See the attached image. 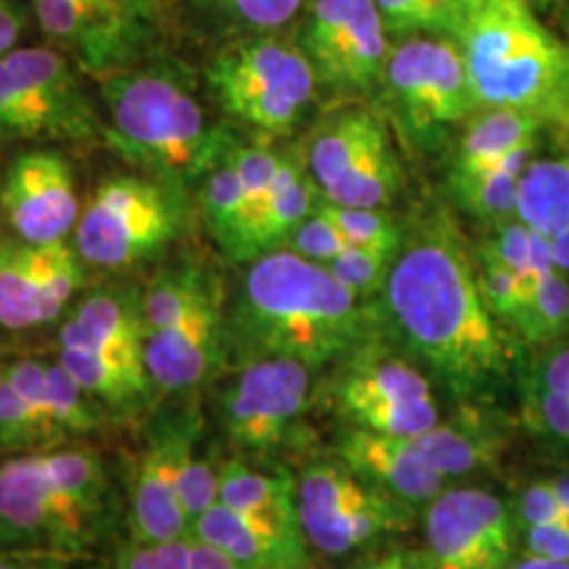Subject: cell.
<instances>
[{"instance_id": "obj_1", "label": "cell", "mask_w": 569, "mask_h": 569, "mask_svg": "<svg viewBox=\"0 0 569 569\" xmlns=\"http://www.w3.org/2000/svg\"><path fill=\"white\" fill-rule=\"evenodd\" d=\"M382 301L403 348L453 398L469 403L503 386L511 353L451 219L432 217L403 240Z\"/></svg>"}, {"instance_id": "obj_2", "label": "cell", "mask_w": 569, "mask_h": 569, "mask_svg": "<svg viewBox=\"0 0 569 569\" xmlns=\"http://www.w3.org/2000/svg\"><path fill=\"white\" fill-rule=\"evenodd\" d=\"M232 327L256 356L322 367L365 343L369 319L361 298L325 264L277 248L251 261L234 298Z\"/></svg>"}, {"instance_id": "obj_3", "label": "cell", "mask_w": 569, "mask_h": 569, "mask_svg": "<svg viewBox=\"0 0 569 569\" xmlns=\"http://www.w3.org/2000/svg\"><path fill=\"white\" fill-rule=\"evenodd\" d=\"M117 498L88 448H46L0 459V551L92 557L109 536Z\"/></svg>"}, {"instance_id": "obj_4", "label": "cell", "mask_w": 569, "mask_h": 569, "mask_svg": "<svg viewBox=\"0 0 569 569\" xmlns=\"http://www.w3.org/2000/svg\"><path fill=\"white\" fill-rule=\"evenodd\" d=\"M459 42L478 109L503 106L569 124V46L528 3L488 0Z\"/></svg>"}, {"instance_id": "obj_5", "label": "cell", "mask_w": 569, "mask_h": 569, "mask_svg": "<svg viewBox=\"0 0 569 569\" xmlns=\"http://www.w3.org/2000/svg\"><path fill=\"white\" fill-rule=\"evenodd\" d=\"M103 98L113 151L151 174L188 182L230 153L193 90L172 71H119L103 82Z\"/></svg>"}, {"instance_id": "obj_6", "label": "cell", "mask_w": 569, "mask_h": 569, "mask_svg": "<svg viewBox=\"0 0 569 569\" xmlns=\"http://www.w3.org/2000/svg\"><path fill=\"white\" fill-rule=\"evenodd\" d=\"M146 365L163 393L196 388L217 365L222 303L203 269L180 267L156 277L142 293Z\"/></svg>"}, {"instance_id": "obj_7", "label": "cell", "mask_w": 569, "mask_h": 569, "mask_svg": "<svg viewBox=\"0 0 569 569\" xmlns=\"http://www.w3.org/2000/svg\"><path fill=\"white\" fill-rule=\"evenodd\" d=\"M209 84L238 122L264 134H288L315 98L317 71L298 48L261 40L219 53L209 67Z\"/></svg>"}, {"instance_id": "obj_8", "label": "cell", "mask_w": 569, "mask_h": 569, "mask_svg": "<svg viewBox=\"0 0 569 569\" xmlns=\"http://www.w3.org/2000/svg\"><path fill=\"white\" fill-rule=\"evenodd\" d=\"M382 82L398 122L419 146H438L478 111L465 51L451 38H407L390 51Z\"/></svg>"}, {"instance_id": "obj_9", "label": "cell", "mask_w": 569, "mask_h": 569, "mask_svg": "<svg viewBox=\"0 0 569 569\" xmlns=\"http://www.w3.org/2000/svg\"><path fill=\"white\" fill-rule=\"evenodd\" d=\"M411 503L372 488L343 461H315L298 478V515L309 546L343 557L409 525Z\"/></svg>"}, {"instance_id": "obj_10", "label": "cell", "mask_w": 569, "mask_h": 569, "mask_svg": "<svg viewBox=\"0 0 569 569\" xmlns=\"http://www.w3.org/2000/svg\"><path fill=\"white\" fill-rule=\"evenodd\" d=\"M177 234V211L161 184L111 177L80 213L74 248L84 264L124 269L159 253Z\"/></svg>"}, {"instance_id": "obj_11", "label": "cell", "mask_w": 569, "mask_h": 569, "mask_svg": "<svg viewBox=\"0 0 569 569\" xmlns=\"http://www.w3.org/2000/svg\"><path fill=\"white\" fill-rule=\"evenodd\" d=\"M332 403L351 427L390 438H415L440 422L430 377L393 353L353 351L336 377Z\"/></svg>"}, {"instance_id": "obj_12", "label": "cell", "mask_w": 569, "mask_h": 569, "mask_svg": "<svg viewBox=\"0 0 569 569\" xmlns=\"http://www.w3.org/2000/svg\"><path fill=\"white\" fill-rule=\"evenodd\" d=\"M309 393L311 367L280 356H256L219 398V422L230 443L267 457L293 438L309 409Z\"/></svg>"}, {"instance_id": "obj_13", "label": "cell", "mask_w": 569, "mask_h": 569, "mask_svg": "<svg viewBox=\"0 0 569 569\" xmlns=\"http://www.w3.org/2000/svg\"><path fill=\"white\" fill-rule=\"evenodd\" d=\"M515 538L509 507L482 488L443 490L427 503V559L436 569H507Z\"/></svg>"}, {"instance_id": "obj_14", "label": "cell", "mask_w": 569, "mask_h": 569, "mask_svg": "<svg viewBox=\"0 0 569 569\" xmlns=\"http://www.w3.org/2000/svg\"><path fill=\"white\" fill-rule=\"evenodd\" d=\"M388 38L375 0H311L303 42L317 80L348 90L375 88L386 77Z\"/></svg>"}, {"instance_id": "obj_15", "label": "cell", "mask_w": 569, "mask_h": 569, "mask_svg": "<svg viewBox=\"0 0 569 569\" xmlns=\"http://www.w3.org/2000/svg\"><path fill=\"white\" fill-rule=\"evenodd\" d=\"M82 277V256L67 240H0V330L24 332L59 319Z\"/></svg>"}, {"instance_id": "obj_16", "label": "cell", "mask_w": 569, "mask_h": 569, "mask_svg": "<svg viewBox=\"0 0 569 569\" xmlns=\"http://www.w3.org/2000/svg\"><path fill=\"white\" fill-rule=\"evenodd\" d=\"M0 213L24 243L67 240L82 213L71 163L61 153L42 148L13 156L0 182Z\"/></svg>"}, {"instance_id": "obj_17", "label": "cell", "mask_w": 569, "mask_h": 569, "mask_svg": "<svg viewBox=\"0 0 569 569\" xmlns=\"http://www.w3.org/2000/svg\"><path fill=\"white\" fill-rule=\"evenodd\" d=\"M196 425L188 419L161 425L134 467L130 488V528L138 543H167L190 536L180 478L182 461L193 451Z\"/></svg>"}, {"instance_id": "obj_18", "label": "cell", "mask_w": 569, "mask_h": 569, "mask_svg": "<svg viewBox=\"0 0 569 569\" xmlns=\"http://www.w3.org/2000/svg\"><path fill=\"white\" fill-rule=\"evenodd\" d=\"M3 61L46 127V138H96V111L61 53L51 48H13L3 53Z\"/></svg>"}, {"instance_id": "obj_19", "label": "cell", "mask_w": 569, "mask_h": 569, "mask_svg": "<svg viewBox=\"0 0 569 569\" xmlns=\"http://www.w3.org/2000/svg\"><path fill=\"white\" fill-rule=\"evenodd\" d=\"M338 459L372 488L407 503H430L448 486V478L432 469L403 438L348 427L338 440Z\"/></svg>"}, {"instance_id": "obj_20", "label": "cell", "mask_w": 569, "mask_h": 569, "mask_svg": "<svg viewBox=\"0 0 569 569\" xmlns=\"http://www.w3.org/2000/svg\"><path fill=\"white\" fill-rule=\"evenodd\" d=\"M190 536L224 551L243 569L309 567V540L303 532L284 530L261 517L234 511L222 501L196 519Z\"/></svg>"}, {"instance_id": "obj_21", "label": "cell", "mask_w": 569, "mask_h": 569, "mask_svg": "<svg viewBox=\"0 0 569 569\" xmlns=\"http://www.w3.org/2000/svg\"><path fill=\"white\" fill-rule=\"evenodd\" d=\"M443 478H465L496 465L503 451V436L478 407H465L451 419H440L430 430L403 438Z\"/></svg>"}, {"instance_id": "obj_22", "label": "cell", "mask_w": 569, "mask_h": 569, "mask_svg": "<svg viewBox=\"0 0 569 569\" xmlns=\"http://www.w3.org/2000/svg\"><path fill=\"white\" fill-rule=\"evenodd\" d=\"M59 338L80 340L98 351L148 369L142 303L124 290H96L84 296L63 322Z\"/></svg>"}, {"instance_id": "obj_23", "label": "cell", "mask_w": 569, "mask_h": 569, "mask_svg": "<svg viewBox=\"0 0 569 569\" xmlns=\"http://www.w3.org/2000/svg\"><path fill=\"white\" fill-rule=\"evenodd\" d=\"M42 32L80 53L90 69H109L132 53L138 38L111 24L90 0H32Z\"/></svg>"}, {"instance_id": "obj_24", "label": "cell", "mask_w": 569, "mask_h": 569, "mask_svg": "<svg viewBox=\"0 0 569 569\" xmlns=\"http://www.w3.org/2000/svg\"><path fill=\"white\" fill-rule=\"evenodd\" d=\"M390 146L388 130L377 113L346 109L319 127L309 146V169L319 193L327 196L359 169L369 156Z\"/></svg>"}, {"instance_id": "obj_25", "label": "cell", "mask_w": 569, "mask_h": 569, "mask_svg": "<svg viewBox=\"0 0 569 569\" xmlns=\"http://www.w3.org/2000/svg\"><path fill=\"white\" fill-rule=\"evenodd\" d=\"M319 198L322 193L309 169V151L301 146L282 151L272 198L251 232V261L288 246L290 234L315 213Z\"/></svg>"}, {"instance_id": "obj_26", "label": "cell", "mask_w": 569, "mask_h": 569, "mask_svg": "<svg viewBox=\"0 0 569 569\" xmlns=\"http://www.w3.org/2000/svg\"><path fill=\"white\" fill-rule=\"evenodd\" d=\"M59 365L71 375L96 403L111 409H127L151 396L156 388L146 367L130 365L106 351H98L80 340L59 338Z\"/></svg>"}, {"instance_id": "obj_27", "label": "cell", "mask_w": 569, "mask_h": 569, "mask_svg": "<svg viewBox=\"0 0 569 569\" xmlns=\"http://www.w3.org/2000/svg\"><path fill=\"white\" fill-rule=\"evenodd\" d=\"M540 127H543V122L528 111L503 109V106L478 109L467 119L448 177L478 172V169L507 159L519 148L538 146Z\"/></svg>"}, {"instance_id": "obj_28", "label": "cell", "mask_w": 569, "mask_h": 569, "mask_svg": "<svg viewBox=\"0 0 569 569\" xmlns=\"http://www.w3.org/2000/svg\"><path fill=\"white\" fill-rule=\"evenodd\" d=\"M219 501L284 530L303 532L298 515V480L284 472H259L240 459L224 461L219 467Z\"/></svg>"}, {"instance_id": "obj_29", "label": "cell", "mask_w": 569, "mask_h": 569, "mask_svg": "<svg viewBox=\"0 0 569 569\" xmlns=\"http://www.w3.org/2000/svg\"><path fill=\"white\" fill-rule=\"evenodd\" d=\"M532 153H536V146L519 148V151L509 153L507 159L490 163L486 169H478V172L448 177L453 198L472 217L486 219V222L493 224L509 222V219L517 217L519 180H522L525 169L532 161Z\"/></svg>"}, {"instance_id": "obj_30", "label": "cell", "mask_w": 569, "mask_h": 569, "mask_svg": "<svg viewBox=\"0 0 569 569\" xmlns=\"http://www.w3.org/2000/svg\"><path fill=\"white\" fill-rule=\"evenodd\" d=\"M517 219L551 240L569 227V156L532 159L519 180Z\"/></svg>"}, {"instance_id": "obj_31", "label": "cell", "mask_w": 569, "mask_h": 569, "mask_svg": "<svg viewBox=\"0 0 569 569\" xmlns=\"http://www.w3.org/2000/svg\"><path fill=\"white\" fill-rule=\"evenodd\" d=\"M569 332V280L553 264L549 240L532 238V288L519 336L530 343H551Z\"/></svg>"}, {"instance_id": "obj_32", "label": "cell", "mask_w": 569, "mask_h": 569, "mask_svg": "<svg viewBox=\"0 0 569 569\" xmlns=\"http://www.w3.org/2000/svg\"><path fill=\"white\" fill-rule=\"evenodd\" d=\"M203 213L209 230L222 251L232 261H248V230H251V209H248L246 188L238 169L224 156L211 169L203 184Z\"/></svg>"}, {"instance_id": "obj_33", "label": "cell", "mask_w": 569, "mask_h": 569, "mask_svg": "<svg viewBox=\"0 0 569 569\" xmlns=\"http://www.w3.org/2000/svg\"><path fill=\"white\" fill-rule=\"evenodd\" d=\"M56 446L61 443L53 438V432L27 409V403L21 401L17 388L11 386L9 375H6L3 361H0V451L13 457V453L46 451V448Z\"/></svg>"}, {"instance_id": "obj_34", "label": "cell", "mask_w": 569, "mask_h": 569, "mask_svg": "<svg viewBox=\"0 0 569 569\" xmlns=\"http://www.w3.org/2000/svg\"><path fill=\"white\" fill-rule=\"evenodd\" d=\"M48 407H51L53 425L63 440L90 436L101 425L96 409L98 403L71 380L59 359L48 361Z\"/></svg>"}, {"instance_id": "obj_35", "label": "cell", "mask_w": 569, "mask_h": 569, "mask_svg": "<svg viewBox=\"0 0 569 569\" xmlns=\"http://www.w3.org/2000/svg\"><path fill=\"white\" fill-rule=\"evenodd\" d=\"M317 209H322L338 224L351 246L396 256L407 240L396 219L382 209H351V206L330 203L325 198H319Z\"/></svg>"}, {"instance_id": "obj_36", "label": "cell", "mask_w": 569, "mask_h": 569, "mask_svg": "<svg viewBox=\"0 0 569 569\" xmlns=\"http://www.w3.org/2000/svg\"><path fill=\"white\" fill-rule=\"evenodd\" d=\"M478 282L482 301L496 317V322H507L519 332L530 301V288L522 282V277L488 256H478Z\"/></svg>"}, {"instance_id": "obj_37", "label": "cell", "mask_w": 569, "mask_h": 569, "mask_svg": "<svg viewBox=\"0 0 569 569\" xmlns=\"http://www.w3.org/2000/svg\"><path fill=\"white\" fill-rule=\"evenodd\" d=\"M230 159L234 169H238L240 182L246 188L248 209H251V230H248V261H251V232L261 213H264L269 198H272L277 174H280L282 153H277L267 146H246L232 148Z\"/></svg>"}, {"instance_id": "obj_38", "label": "cell", "mask_w": 569, "mask_h": 569, "mask_svg": "<svg viewBox=\"0 0 569 569\" xmlns=\"http://www.w3.org/2000/svg\"><path fill=\"white\" fill-rule=\"evenodd\" d=\"M393 259L396 256L372 251V248L348 246L338 259H332L330 264H327V269H330V272L336 274V280L343 282L353 296H359L361 301H365V298H372L386 290Z\"/></svg>"}, {"instance_id": "obj_39", "label": "cell", "mask_w": 569, "mask_h": 569, "mask_svg": "<svg viewBox=\"0 0 569 569\" xmlns=\"http://www.w3.org/2000/svg\"><path fill=\"white\" fill-rule=\"evenodd\" d=\"M46 127L0 56V142L42 140Z\"/></svg>"}, {"instance_id": "obj_40", "label": "cell", "mask_w": 569, "mask_h": 569, "mask_svg": "<svg viewBox=\"0 0 569 569\" xmlns=\"http://www.w3.org/2000/svg\"><path fill=\"white\" fill-rule=\"evenodd\" d=\"M532 238H536V232L515 217L509 222L496 224L493 234L480 246V256H488V259L511 269L522 277L528 288H532Z\"/></svg>"}, {"instance_id": "obj_41", "label": "cell", "mask_w": 569, "mask_h": 569, "mask_svg": "<svg viewBox=\"0 0 569 569\" xmlns=\"http://www.w3.org/2000/svg\"><path fill=\"white\" fill-rule=\"evenodd\" d=\"M390 38H415L419 32L446 34L438 0H375Z\"/></svg>"}, {"instance_id": "obj_42", "label": "cell", "mask_w": 569, "mask_h": 569, "mask_svg": "<svg viewBox=\"0 0 569 569\" xmlns=\"http://www.w3.org/2000/svg\"><path fill=\"white\" fill-rule=\"evenodd\" d=\"M351 246L346 240V234L338 230V224L322 209H315L306 222L290 234L288 246L290 251L306 256V259L317 261V264H330L332 259H338L346 248Z\"/></svg>"}, {"instance_id": "obj_43", "label": "cell", "mask_w": 569, "mask_h": 569, "mask_svg": "<svg viewBox=\"0 0 569 569\" xmlns=\"http://www.w3.org/2000/svg\"><path fill=\"white\" fill-rule=\"evenodd\" d=\"M180 493L184 511L190 517V528L203 511H209L219 501V469H213L211 461L196 457V448L182 461Z\"/></svg>"}, {"instance_id": "obj_44", "label": "cell", "mask_w": 569, "mask_h": 569, "mask_svg": "<svg viewBox=\"0 0 569 569\" xmlns=\"http://www.w3.org/2000/svg\"><path fill=\"white\" fill-rule=\"evenodd\" d=\"M117 569H193L190 567V536L167 543L132 540L119 557Z\"/></svg>"}, {"instance_id": "obj_45", "label": "cell", "mask_w": 569, "mask_h": 569, "mask_svg": "<svg viewBox=\"0 0 569 569\" xmlns=\"http://www.w3.org/2000/svg\"><path fill=\"white\" fill-rule=\"evenodd\" d=\"M517 517L522 525H565V528H569L567 511L561 507L557 493H553L549 480L530 482L519 493Z\"/></svg>"}, {"instance_id": "obj_46", "label": "cell", "mask_w": 569, "mask_h": 569, "mask_svg": "<svg viewBox=\"0 0 569 569\" xmlns=\"http://www.w3.org/2000/svg\"><path fill=\"white\" fill-rule=\"evenodd\" d=\"M219 3L261 30L284 24L301 9V0H219Z\"/></svg>"}, {"instance_id": "obj_47", "label": "cell", "mask_w": 569, "mask_h": 569, "mask_svg": "<svg viewBox=\"0 0 569 569\" xmlns=\"http://www.w3.org/2000/svg\"><path fill=\"white\" fill-rule=\"evenodd\" d=\"M0 569H106L96 557H67V553L0 551Z\"/></svg>"}, {"instance_id": "obj_48", "label": "cell", "mask_w": 569, "mask_h": 569, "mask_svg": "<svg viewBox=\"0 0 569 569\" xmlns=\"http://www.w3.org/2000/svg\"><path fill=\"white\" fill-rule=\"evenodd\" d=\"M525 546L530 557L569 561V528L565 525H525Z\"/></svg>"}, {"instance_id": "obj_49", "label": "cell", "mask_w": 569, "mask_h": 569, "mask_svg": "<svg viewBox=\"0 0 569 569\" xmlns=\"http://www.w3.org/2000/svg\"><path fill=\"white\" fill-rule=\"evenodd\" d=\"M532 415L546 432L569 440V396L538 388L536 398H532Z\"/></svg>"}, {"instance_id": "obj_50", "label": "cell", "mask_w": 569, "mask_h": 569, "mask_svg": "<svg viewBox=\"0 0 569 569\" xmlns=\"http://www.w3.org/2000/svg\"><path fill=\"white\" fill-rule=\"evenodd\" d=\"M119 30L140 38V21L148 13V0H90Z\"/></svg>"}, {"instance_id": "obj_51", "label": "cell", "mask_w": 569, "mask_h": 569, "mask_svg": "<svg viewBox=\"0 0 569 569\" xmlns=\"http://www.w3.org/2000/svg\"><path fill=\"white\" fill-rule=\"evenodd\" d=\"M553 393L569 396V348H559L540 367V386Z\"/></svg>"}, {"instance_id": "obj_52", "label": "cell", "mask_w": 569, "mask_h": 569, "mask_svg": "<svg viewBox=\"0 0 569 569\" xmlns=\"http://www.w3.org/2000/svg\"><path fill=\"white\" fill-rule=\"evenodd\" d=\"M190 567L193 569H243L238 561H232L224 551L213 549V546L203 543L190 536Z\"/></svg>"}, {"instance_id": "obj_53", "label": "cell", "mask_w": 569, "mask_h": 569, "mask_svg": "<svg viewBox=\"0 0 569 569\" xmlns=\"http://www.w3.org/2000/svg\"><path fill=\"white\" fill-rule=\"evenodd\" d=\"M549 246H551L553 264H557L565 274H569V227L565 232L553 234V238L549 240Z\"/></svg>"}, {"instance_id": "obj_54", "label": "cell", "mask_w": 569, "mask_h": 569, "mask_svg": "<svg viewBox=\"0 0 569 569\" xmlns=\"http://www.w3.org/2000/svg\"><path fill=\"white\" fill-rule=\"evenodd\" d=\"M417 557H407V553H390L386 559L367 561V565L353 569H415Z\"/></svg>"}, {"instance_id": "obj_55", "label": "cell", "mask_w": 569, "mask_h": 569, "mask_svg": "<svg viewBox=\"0 0 569 569\" xmlns=\"http://www.w3.org/2000/svg\"><path fill=\"white\" fill-rule=\"evenodd\" d=\"M528 6L538 17H561V13H569V0H528Z\"/></svg>"}, {"instance_id": "obj_56", "label": "cell", "mask_w": 569, "mask_h": 569, "mask_svg": "<svg viewBox=\"0 0 569 569\" xmlns=\"http://www.w3.org/2000/svg\"><path fill=\"white\" fill-rule=\"evenodd\" d=\"M507 569H569V561H553V559H540V557H530L522 561H515Z\"/></svg>"}, {"instance_id": "obj_57", "label": "cell", "mask_w": 569, "mask_h": 569, "mask_svg": "<svg viewBox=\"0 0 569 569\" xmlns=\"http://www.w3.org/2000/svg\"><path fill=\"white\" fill-rule=\"evenodd\" d=\"M553 493L561 501V507H565L567 517H569V475H557V478H549Z\"/></svg>"}, {"instance_id": "obj_58", "label": "cell", "mask_w": 569, "mask_h": 569, "mask_svg": "<svg viewBox=\"0 0 569 569\" xmlns=\"http://www.w3.org/2000/svg\"><path fill=\"white\" fill-rule=\"evenodd\" d=\"M415 569H436V567H432L430 565V559H422V557H417V561H415Z\"/></svg>"}, {"instance_id": "obj_59", "label": "cell", "mask_w": 569, "mask_h": 569, "mask_svg": "<svg viewBox=\"0 0 569 569\" xmlns=\"http://www.w3.org/2000/svg\"><path fill=\"white\" fill-rule=\"evenodd\" d=\"M509 3H528V0H509Z\"/></svg>"}, {"instance_id": "obj_60", "label": "cell", "mask_w": 569, "mask_h": 569, "mask_svg": "<svg viewBox=\"0 0 569 569\" xmlns=\"http://www.w3.org/2000/svg\"><path fill=\"white\" fill-rule=\"evenodd\" d=\"M303 569H319V567H311V565H309V567H303Z\"/></svg>"}, {"instance_id": "obj_61", "label": "cell", "mask_w": 569, "mask_h": 569, "mask_svg": "<svg viewBox=\"0 0 569 569\" xmlns=\"http://www.w3.org/2000/svg\"><path fill=\"white\" fill-rule=\"evenodd\" d=\"M0 361H3V359H0Z\"/></svg>"}]
</instances>
